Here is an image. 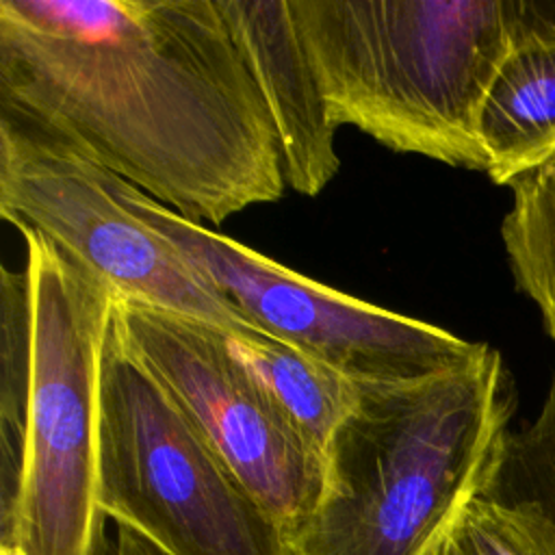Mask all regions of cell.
<instances>
[{"instance_id": "obj_3", "label": "cell", "mask_w": 555, "mask_h": 555, "mask_svg": "<svg viewBox=\"0 0 555 555\" xmlns=\"http://www.w3.org/2000/svg\"><path fill=\"white\" fill-rule=\"evenodd\" d=\"M330 117L377 143L488 169L479 124L514 0H291Z\"/></svg>"}, {"instance_id": "obj_18", "label": "cell", "mask_w": 555, "mask_h": 555, "mask_svg": "<svg viewBox=\"0 0 555 555\" xmlns=\"http://www.w3.org/2000/svg\"><path fill=\"white\" fill-rule=\"evenodd\" d=\"M0 555H17L15 551H0Z\"/></svg>"}, {"instance_id": "obj_6", "label": "cell", "mask_w": 555, "mask_h": 555, "mask_svg": "<svg viewBox=\"0 0 555 555\" xmlns=\"http://www.w3.org/2000/svg\"><path fill=\"white\" fill-rule=\"evenodd\" d=\"M115 195L254 327L314 356L351 379L410 382L477 360L488 345L377 308L180 217L111 171Z\"/></svg>"}, {"instance_id": "obj_12", "label": "cell", "mask_w": 555, "mask_h": 555, "mask_svg": "<svg viewBox=\"0 0 555 555\" xmlns=\"http://www.w3.org/2000/svg\"><path fill=\"white\" fill-rule=\"evenodd\" d=\"M30 280L26 269L0 275V548L11 546L24 473L30 379Z\"/></svg>"}, {"instance_id": "obj_10", "label": "cell", "mask_w": 555, "mask_h": 555, "mask_svg": "<svg viewBox=\"0 0 555 555\" xmlns=\"http://www.w3.org/2000/svg\"><path fill=\"white\" fill-rule=\"evenodd\" d=\"M479 137L494 184L555 152V41H514L486 98Z\"/></svg>"}, {"instance_id": "obj_7", "label": "cell", "mask_w": 555, "mask_h": 555, "mask_svg": "<svg viewBox=\"0 0 555 555\" xmlns=\"http://www.w3.org/2000/svg\"><path fill=\"white\" fill-rule=\"evenodd\" d=\"M0 215L93 273L119 301L260 332L113 191L111 171L17 111L0 108Z\"/></svg>"}, {"instance_id": "obj_14", "label": "cell", "mask_w": 555, "mask_h": 555, "mask_svg": "<svg viewBox=\"0 0 555 555\" xmlns=\"http://www.w3.org/2000/svg\"><path fill=\"white\" fill-rule=\"evenodd\" d=\"M425 555H555V527L531 505L481 483Z\"/></svg>"}, {"instance_id": "obj_9", "label": "cell", "mask_w": 555, "mask_h": 555, "mask_svg": "<svg viewBox=\"0 0 555 555\" xmlns=\"http://www.w3.org/2000/svg\"><path fill=\"white\" fill-rule=\"evenodd\" d=\"M271 115L286 186L314 197L336 176V126L291 0H217Z\"/></svg>"}, {"instance_id": "obj_13", "label": "cell", "mask_w": 555, "mask_h": 555, "mask_svg": "<svg viewBox=\"0 0 555 555\" xmlns=\"http://www.w3.org/2000/svg\"><path fill=\"white\" fill-rule=\"evenodd\" d=\"M507 186L512 206L501 223V238L509 271L555 343V152Z\"/></svg>"}, {"instance_id": "obj_4", "label": "cell", "mask_w": 555, "mask_h": 555, "mask_svg": "<svg viewBox=\"0 0 555 555\" xmlns=\"http://www.w3.org/2000/svg\"><path fill=\"white\" fill-rule=\"evenodd\" d=\"M30 280V379L17 555H95L100 371L115 295L43 234L20 228Z\"/></svg>"}, {"instance_id": "obj_5", "label": "cell", "mask_w": 555, "mask_h": 555, "mask_svg": "<svg viewBox=\"0 0 555 555\" xmlns=\"http://www.w3.org/2000/svg\"><path fill=\"white\" fill-rule=\"evenodd\" d=\"M98 509L169 555H291L280 525L113 327L100 371Z\"/></svg>"}, {"instance_id": "obj_15", "label": "cell", "mask_w": 555, "mask_h": 555, "mask_svg": "<svg viewBox=\"0 0 555 555\" xmlns=\"http://www.w3.org/2000/svg\"><path fill=\"white\" fill-rule=\"evenodd\" d=\"M483 486L501 499L531 505L555 527V375L535 418L501 440Z\"/></svg>"}, {"instance_id": "obj_16", "label": "cell", "mask_w": 555, "mask_h": 555, "mask_svg": "<svg viewBox=\"0 0 555 555\" xmlns=\"http://www.w3.org/2000/svg\"><path fill=\"white\" fill-rule=\"evenodd\" d=\"M555 41V0H514V41Z\"/></svg>"}, {"instance_id": "obj_11", "label": "cell", "mask_w": 555, "mask_h": 555, "mask_svg": "<svg viewBox=\"0 0 555 555\" xmlns=\"http://www.w3.org/2000/svg\"><path fill=\"white\" fill-rule=\"evenodd\" d=\"M228 343L288 418L325 453L356 405L360 382L264 332L228 334Z\"/></svg>"}, {"instance_id": "obj_1", "label": "cell", "mask_w": 555, "mask_h": 555, "mask_svg": "<svg viewBox=\"0 0 555 555\" xmlns=\"http://www.w3.org/2000/svg\"><path fill=\"white\" fill-rule=\"evenodd\" d=\"M0 108L202 225L286 189L217 0H0Z\"/></svg>"}, {"instance_id": "obj_2", "label": "cell", "mask_w": 555, "mask_h": 555, "mask_svg": "<svg viewBox=\"0 0 555 555\" xmlns=\"http://www.w3.org/2000/svg\"><path fill=\"white\" fill-rule=\"evenodd\" d=\"M514 410V379L492 347L423 379L358 384L291 555H425L483 483Z\"/></svg>"}, {"instance_id": "obj_17", "label": "cell", "mask_w": 555, "mask_h": 555, "mask_svg": "<svg viewBox=\"0 0 555 555\" xmlns=\"http://www.w3.org/2000/svg\"><path fill=\"white\" fill-rule=\"evenodd\" d=\"M113 540L108 542L106 555H169L139 529L126 522H113Z\"/></svg>"}, {"instance_id": "obj_8", "label": "cell", "mask_w": 555, "mask_h": 555, "mask_svg": "<svg viewBox=\"0 0 555 555\" xmlns=\"http://www.w3.org/2000/svg\"><path fill=\"white\" fill-rule=\"evenodd\" d=\"M113 327L291 542L323 496L325 453L234 356L228 334L119 299Z\"/></svg>"}]
</instances>
